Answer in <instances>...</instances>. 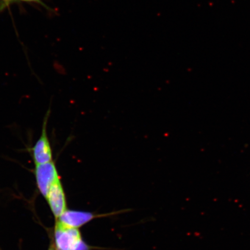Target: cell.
I'll list each match as a JSON object with an SVG mask.
<instances>
[{"label":"cell","mask_w":250,"mask_h":250,"mask_svg":"<svg viewBox=\"0 0 250 250\" xmlns=\"http://www.w3.org/2000/svg\"><path fill=\"white\" fill-rule=\"evenodd\" d=\"M55 216L59 218L66 211V204L63 189L60 179L53 184L46 197Z\"/></svg>","instance_id":"277c9868"},{"label":"cell","mask_w":250,"mask_h":250,"mask_svg":"<svg viewBox=\"0 0 250 250\" xmlns=\"http://www.w3.org/2000/svg\"><path fill=\"white\" fill-rule=\"evenodd\" d=\"M49 250H55L54 249H53L52 248H51V249H50Z\"/></svg>","instance_id":"ba28073f"},{"label":"cell","mask_w":250,"mask_h":250,"mask_svg":"<svg viewBox=\"0 0 250 250\" xmlns=\"http://www.w3.org/2000/svg\"><path fill=\"white\" fill-rule=\"evenodd\" d=\"M93 217L94 215L90 212L68 210L63 212L59 217V221L65 226L76 228L87 223Z\"/></svg>","instance_id":"5b68a950"},{"label":"cell","mask_w":250,"mask_h":250,"mask_svg":"<svg viewBox=\"0 0 250 250\" xmlns=\"http://www.w3.org/2000/svg\"><path fill=\"white\" fill-rule=\"evenodd\" d=\"M55 238L57 250H88L77 228L65 226L60 221L56 224Z\"/></svg>","instance_id":"6da1fadb"},{"label":"cell","mask_w":250,"mask_h":250,"mask_svg":"<svg viewBox=\"0 0 250 250\" xmlns=\"http://www.w3.org/2000/svg\"><path fill=\"white\" fill-rule=\"evenodd\" d=\"M2 1L4 2V4L8 5L14 0H2Z\"/></svg>","instance_id":"52a82bcc"},{"label":"cell","mask_w":250,"mask_h":250,"mask_svg":"<svg viewBox=\"0 0 250 250\" xmlns=\"http://www.w3.org/2000/svg\"><path fill=\"white\" fill-rule=\"evenodd\" d=\"M21 1L39 3V4L43 5V7H46V6L44 4H43L42 0H21Z\"/></svg>","instance_id":"8992f818"},{"label":"cell","mask_w":250,"mask_h":250,"mask_svg":"<svg viewBox=\"0 0 250 250\" xmlns=\"http://www.w3.org/2000/svg\"><path fill=\"white\" fill-rule=\"evenodd\" d=\"M36 165L35 174L37 186L41 193L46 198L53 184L59 179L57 169L53 161Z\"/></svg>","instance_id":"7a4b0ae2"},{"label":"cell","mask_w":250,"mask_h":250,"mask_svg":"<svg viewBox=\"0 0 250 250\" xmlns=\"http://www.w3.org/2000/svg\"><path fill=\"white\" fill-rule=\"evenodd\" d=\"M49 112L43 123L42 135L32 148L33 157L36 165L44 164L52 161V152L48 134L47 122Z\"/></svg>","instance_id":"3957f363"}]
</instances>
